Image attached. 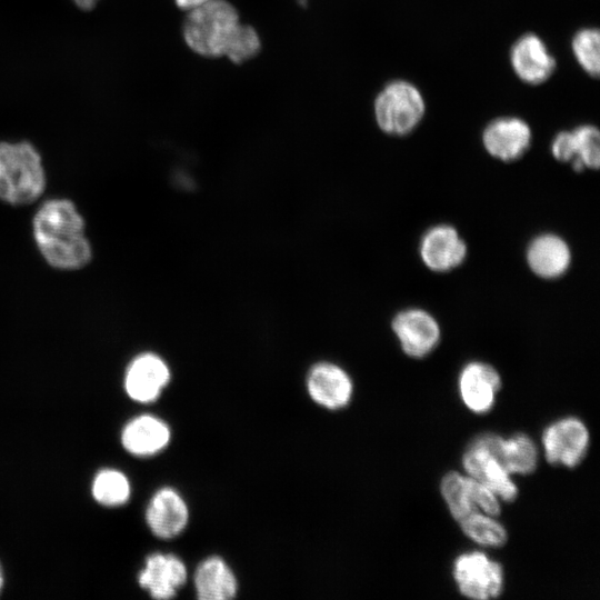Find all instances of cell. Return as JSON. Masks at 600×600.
<instances>
[{"label":"cell","mask_w":600,"mask_h":600,"mask_svg":"<svg viewBox=\"0 0 600 600\" xmlns=\"http://www.w3.org/2000/svg\"><path fill=\"white\" fill-rule=\"evenodd\" d=\"M32 233L41 256L54 269H82L92 259L84 219L69 199L43 202L33 217Z\"/></svg>","instance_id":"1"},{"label":"cell","mask_w":600,"mask_h":600,"mask_svg":"<svg viewBox=\"0 0 600 600\" xmlns=\"http://www.w3.org/2000/svg\"><path fill=\"white\" fill-rule=\"evenodd\" d=\"M42 158L29 141H0V200L11 206L34 202L46 189Z\"/></svg>","instance_id":"2"},{"label":"cell","mask_w":600,"mask_h":600,"mask_svg":"<svg viewBox=\"0 0 600 600\" xmlns=\"http://www.w3.org/2000/svg\"><path fill=\"white\" fill-rule=\"evenodd\" d=\"M240 23L236 7L227 0H210L188 10L182 37L193 52L206 58L224 54L227 43Z\"/></svg>","instance_id":"3"},{"label":"cell","mask_w":600,"mask_h":600,"mask_svg":"<svg viewBox=\"0 0 600 600\" xmlns=\"http://www.w3.org/2000/svg\"><path fill=\"white\" fill-rule=\"evenodd\" d=\"M377 124L387 134L402 137L412 132L426 112L420 90L409 81L392 80L378 92L373 102Z\"/></svg>","instance_id":"4"},{"label":"cell","mask_w":600,"mask_h":600,"mask_svg":"<svg viewBox=\"0 0 600 600\" xmlns=\"http://www.w3.org/2000/svg\"><path fill=\"white\" fill-rule=\"evenodd\" d=\"M453 577L460 592L471 599L488 600L502 592V567L482 552L459 556L453 563Z\"/></svg>","instance_id":"5"},{"label":"cell","mask_w":600,"mask_h":600,"mask_svg":"<svg viewBox=\"0 0 600 600\" xmlns=\"http://www.w3.org/2000/svg\"><path fill=\"white\" fill-rule=\"evenodd\" d=\"M589 431L584 423L573 417L550 424L542 434L547 460L552 464L577 467L589 447Z\"/></svg>","instance_id":"6"},{"label":"cell","mask_w":600,"mask_h":600,"mask_svg":"<svg viewBox=\"0 0 600 600\" xmlns=\"http://www.w3.org/2000/svg\"><path fill=\"white\" fill-rule=\"evenodd\" d=\"M170 379L171 373L166 361L153 352H143L129 363L123 384L130 399L150 403L160 397Z\"/></svg>","instance_id":"7"},{"label":"cell","mask_w":600,"mask_h":600,"mask_svg":"<svg viewBox=\"0 0 600 600\" xmlns=\"http://www.w3.org/2000/svg\"><path fill=\"white\" fill-rule=\"evenodd\" d=\"M510 62L516 76L531 86L544 83L557 68V61L547 44L533 32H527L513 42Z\"/></svg>","instance_id":"8"},{"label":"cell","mask_w":600,"mask_h":600,"mask_svg":"<svg viewBox=\"0 0 600 600\" xmlns=\"http://www.w3.org/2000/svg\"><path fill=\"white\" fill-rule=\"evenodd\" d=\"M187 579L184 562L176 554L161 552L149 554L138 576L139 586L157 600L173 598Z\"/></svg>","instance_id":"9"},{"label":"cell","mask_w":600,"mask_h":600,"mask_svg":"<svg viewBox=\"0 0 600 600\" xmlns=\"http://www.w3.org/2000/svg\"><path fill=\"white\" fill-rule=\"evenodd\" d=\"M531 139L529 124L517 117L496 118L482 132V142L488 153L502 161H513L523 156Z\"/></svg>","instance_id":"10"},{"label":"cell","mask_w":600,"mask_h":600,"mask_svg":"<svg viewBox=\"0 0 600 600\" xmlns=\"http://www.w3.org/2000/svg\"><path fill=\"white\" fill-rule=\"evenodd\" d=\"M190 518L188 504L173 488L163 487L151 497L146 509V522L150 531L160 539L179 536Z\"/></svg>","instance_id":"11"},{"label":"cell","mask_w":600,"mask_h":600,"mask_svg":"<svg viewBox=\"0 0 600 600\" xmlns=\"http://www.w3.org/2000/svg\"><path fill=\"white\" fill-rule=\"evenodd\" d=\"M392 329L402 350L413 358L430 353L440 339L437 321L421 309H408L398 313L392 321Z\"/></svg>","instance_id":"12"},{"label":"cell","mask_w":600,"mask_h":600,"mask_svg":"<svg viewBox=\"0 0 600 600\" xmlns=\"http://www.w3.org/2000/svg\"><path fill=\"white\" fill-rule=\"evenodd\" d=\"M307 391L317 404L338 410L350 402L353 384L341 367L331 362H319L308 372Z\"/></svg>","instance_id":"13"},{"label":"cell","mask_w":600,"mask_h":600,"mask_svg":"<svg viewBox=\"0 0 600 600\" xmlns=\"http://www.w3.org/2000/svg\"><path fill=\"white\" fill-rule=\"evenodd\" d=\"M472 443L484 448L509 473L528 474L537 467V447L523 433H518L508 440L497 434L484 433L477 437Z\"/></svg>","instance_id":"14"},{"label":"cell","mask_w":600,"mask_h":600,"mask_svg":"<svg viewBox=\"0 0 600 600\" xmlns=\"http://www.w3.org/2000/svg\"><path fill=\"white\" fill-rule=\"evenodd\" d=\"M171 440L167 422L153 414H140L126 423L121 444L136 457H151L162 451Z\"/></svg>","instance_id":"15"},{"label":"cell","mask_w":600,"mask_h":600,"mask_svg":"<svg viewBox=\"0 0 600 600\" xmlns=\"http://www.w3.org/2000/svg\"><path fill=\"white\" fill-rule=\"evenodd\" d=\"M420 254L431 270L449 271L464 260L467 247L454 228L441 224L423 236Z\"/></svg>","instance_id":"16"},{"label":"cell","mask_w":600,"mask_h":600,"mask_svg":"<svg viewBox=\"0 0 600 600\" xmlns=\"http://www.w3.org/2000/svg\"><path fill=\"white\" fill-rule=\"evenodd\" d=\"M501 388L499 373L483 362H470L461 371L459 389L464 404L476 413H486L494 404L496 393Z\"/></svg>","instance_id":"17"},{"label":"cell","mask_w":600,"mask_h":600,"mask_svg":"<svg viewBox=\"0 0 600 600\" xmlns=\"http://www.w3.org/2000/svg\"><path fill=\"white\" fill-rule=\"evenodd\" d=\"M469 476L487 486L497 497L511 502L518 496V489L510 473L484 448L471 443L462 458Z\"/></svg>","instance_id":"18"},{"label":"cell","mask_w":600,"mask_h":600,"mask_svg":"<svg viewBox=\"0 0 600 600\" xmlns=\"http://www.w3.org/2000/svg\"><path fill=\"white\" fill-rule=\"evenodd\" d=\"M193 586L200 600H230L238 592L234 572L218 556L208 557L198 564L193 574Z\"/></svg>","instance_id":"19"},{"label":"cell","mask_w":600,"mask_h":600,"mask_svg":"<svg viewBox=\"0 0 600 600\" xmlns=\"http://www.w3.org/2000/svg\"><path fill=\"white\" fill-rule=\"evenodd\" d=\"M527 258L531 270L544 279L563 274L571 260L568 244L554 234L537 237L528 248Z\"/></svg>","instance_id":"20"},{"label":"cell","mask_w":600,"mask_h":600,"mask_svg":"<svg viewBox=\"0 0 600 600\" xmlns=\"http://www.w3.org/2000/svg\"><path fill=\"white\" fill-rule=\"evenodd\" d=\"M91 493L98 503L106 507H118L129 500L131 484L121 471L102 469L93 478Z\"/></svg>","instance_id":"21"},{"label":"cell","mask_w":600,"mask_h":600,"mask_svg":"<svg viewBox=\"0 0 600 600\" xmlns=\"http://www.w3.org/2000/svg\"><path fill=\"white\" fill-rule=\"evenodd\" d=\"M462 531L473 541L486 547H501L507 541V531L491 516L478 511L459 521Z\"/></svg>","instance_id":"22"},{"label":"cell","mask_w":600,"mask_h":600,"mask_svg":"<svg viewBox=\"0 0 600 600\" xmlns=\"http://www.w3.org/2000/svg\"><path fill=\"white\" fill-rule=\"evenodd\" d=\"M571 49L579 66L592 78L600 72V33L597 28L579 29L572 37Z\"/></svg>","instance_id":"23"},{"label":"cell","mask_w":600,"mask_h":600,"mask_svg":"<svg viewBox=\"0 0 600 600\" xmlns=\"http://www.w3.org/2000/svg\"><path fill=\"white\" fill-rule=\"evenodd\" d=\"M441 492L452 517L460 521L467 516L478 511L470 498L466 477L451 471L441 481Z\"/></svg>","instance_id":"24"},{"label":"cell","mask_w":600,"mask_h":600,"mask_svg":"<svg viewBox=\"0 0 600 600\" xmlns=\"http://www.w3.org/2000/svg\"><path fill=\"white\" fill-rule=\"evenodd\" d=\"M576 142V158L571 162L577 171L584 168L597 169L600 164V134L597 127L581 124L572 130Z\"/></svg>","instance_id":"25"},{"label":"cell","mask_w":600,"mask_h":600,"mask_svg":"<svg viewBox=\"0 0 600 600\" xmlns=\"http://www.w3.org/2000/svg\"><path fill=\"white\" fill-rule=\"evenodd\" d=\"M260 50L261 39L258 31L252 26L240 22L231 34L223 56L239 64L257 57Z\"/></svg>","instance_id":"26"},{"label":"cell","mask_w":600,"mask_h":600,"mask_svg":"<svg viewBox=\"0 0 600 600\" xmlns=\"http://www.w3.org/2000/svg\"><path fill=\"white\" fill-rule=\"evenodd\" d=\"M466 481L476 507L482 509L488 516H499L501 509L498 497L487 486L471 477H466Z\"/></svg>","instance_id":"27"},{"label":"cell","mask_w":600,"mask_h":600,"mask_svg":"<svg viewBox=\"0 0 600 600\" xmlns=\"http://www.w3.org/2000/svg\"><path fill=\"white\" fill-rule=\"evenodd\" d=\"M552 156L562 162L573 161L576 158V142L572 131H560L551 143Z\"/></svg>","instance_id":"28"},{"label":"cell","mask_w":600,"mask_h":600,"mask_svg":"<svg viewBox=\"0 0 600 600\" xmlns=\"http://www.w3.org/2000/svg\"><path fill=\"white\" fill-rule=\"evenodd\" d=\"M210 0H174V3L178 8H180L181 10H190L194 7H198L204 2H208Z\"/></svg>","instance_id":"29"},{"label":"cell","mask_w":600,"mask_h":600,"mask_svg":"<svg viewBox=\"0 0 600 600\" xmlns=\"http://www.w3.org/2000/svg\"><path fill=\"white\" fill-rule=\"evenodd\" d=\"M78 8L82 10H92L99 0H71Z\"/></svg>","instance_id":"30"},{"label":"cell","mask_w":600,"mask_h":600,"mask_svg":"<svg viewBox=\"0 0 600 600\" xmlns=\"http://www.w3.org/2000/svg\"><path fill=\"white\" fill-rule=\"evenodd\" d=\"M3 583H4V578H3V573H2V569H1V566H0V592L3 588Z\"/></svg>","instance_id":"31"}]
</instances>
